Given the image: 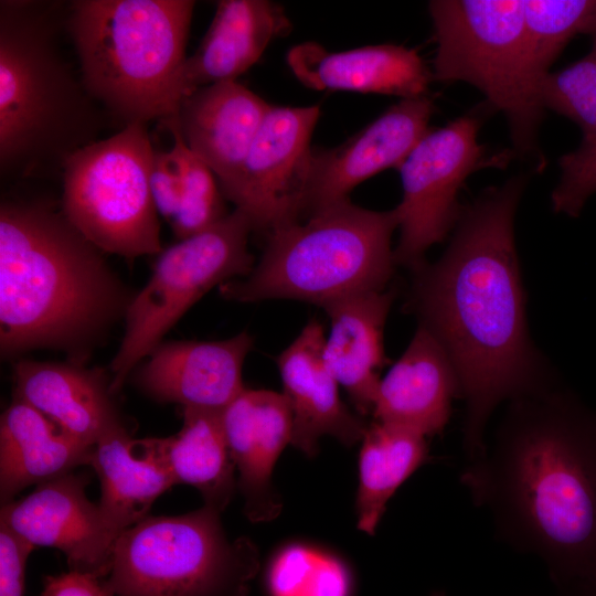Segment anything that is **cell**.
I'll list each match as a JSON object with an SVG mask.
<instances>
[{
  "label": "cell",
  "instance_id": "obj_1",
  "mask_svg": "<svg viewBox=\"0 0 596 596\" xmlns=\"http://www.w3.org/2000/svg\"><path fill=\"white\" fill-rule=\"evenodd\" d=\"M525 183L518 175L485 190L464 209L444 255L414 270L409 306L459 377L468 461L486 453L487 425L501 403L555 384L529 337L515 249Z\"/></svg>",
  "mask_w": 596,
  "mask_h": 596
},
{
  "label": "cell",
  "instance_id": "obj_2",
  "mask_svg": "<svg viewBox=\"0 0 596 596\" xmlns=\"http://www.w3.org/2000/svg\"><path fill=\"white\" fill-rule=\"evenodd\" d=\"M460 481L497 534L535 555L555 587L596 578V411L552 385L509 402Z\"/></svg>",
  "mask_w": 596,
  "mask_h": 596
},
{
  "label": "cell",
  "instance_id": "obj_3",
  "mask_svg": "<svg viewBox=\"0 0 596 596\" xmlns=\"http://www.w3.org/2000/svg\"><path fill=\"white\" fill-rule=\"evenodd\" d=\"M132 295L104 252L46 201L0 205V350L66 352L83 364Z\"/></svg>",
  "mask_w": 596,
  "mask_h": 596
},
{
  "label": "cell",
  "instance_id": "obj_4",
  "mask_svg": "<svg viewBox=\"0 0 596 596\" xmlns=\"http://www.w3.org/2000/svg\"><path fill=\"white\" fill-rule=\"evenodd\" d=\"M195 1L76 0L66 31L89 96L123 127L178 114Z\"/></svg>",
  "mask_w": 596,
  "mask_h": 596
},
{
  "label": "cell",
  "instance_id": "obj_5",
  "mask_svg": "<svg viewBox=\"0 0 596 596\" xmlns=\"http://www.w3.org/2000/svg\"><path fill=\"white\" fill-rule=\"evenodd\" d=\"M49 4L0 1V166L26 171L61 167L96 141L98 114L58 45Z\"/></svg>",
  "mask_w": 596,
  "mask_h": 596
},
{
  "label": "cell",
  "instance_id": "obj_6",
  "mask_svg": "<svg viewBox=\"0 0 596 596\" xmlns=\"http://www.w3.org/2000/svg\"><path fill=\"white\" fill-rule=\"evenodd\" d=\"M395 209L374 211L344 199L267 235L259 262L244 279L220 286L233 301L294 299L324 308L383 290L394 270Z\"/></svg>",
  "mask_w": 596,
  "mask_h": 596
},
{
  "label": "cell",
  "instance_id": "obj_7",
  "mask_svg": "<svg viewBox=\"0 0 596 596\" xmlns=\"http://www.w3.org/2000/svg\"><path fill=\"white\" fill-rule=\"evenodd\" d=\"M437 51L433 79L477 87L508 119L514 149L536 151L544 79L535 68L519 0H434L428 3Z\"/></svg>",
  "mask_w": 596,
  "mask_h": 596
},
{
  "label": "cell",
  "instance_id": "obj_8",
  "mask_svg": "<svg viewBox=\"0 0 596 596\" xmlns=\"http://www.w3.org/2000/svg\"><path fill=\"white\" fill-rule=\"evenodd\" d=\"M220 514L204 504L123 531L104 579L110 596H245L257 553L246 539H227Z\"/></svg>",
  "mask_w": 596,
  "mask_h": 596
},
{
  "label": "cell",
  "instance_id": "obj_9",
  "mask_svg": "<svg viewBox=\"0 0 596 596\" xmlns=\"http://www.w3.org/2000/svg\"><path fill=\"white\" fill-rule=\"evenodd\" d=\"M153 156L147 124L134 123L63 162L61 209L102 252L129 259L161 253L150 189Z\"/></svg>",
  "mask_w": 596,
  "mask_h": 596
},
{
  "label": "cell",
  "instance_id": "obj_10",
  "mask_svg": "<svg viewBox=\"0 0 596 596\" xmlns=\"http://www.w3.org/2000/svg\"><path fill=\"white\" fill-rule=\"evenodd\" d=\"M252 232L248 217L234 209L211 227L161 251L148 283L132 296L125 313L124 336L110 362L111 394L204 294L251 274Z\"/></svg>",
  "mask_w": 596,
  "mask_h": 596
},
{
  "label": "cell",
  "instance_id": "obj_11",
  "mask_svg": "<svg viewBox=\"0 0 596 596\" xmlns=\"http://www.w3.org/2000/svg\"><path fill=\"white\" fill-rule=\"evenodd\" d=\"M479 128L472 114L429 128L398 168L403 195L394 207L400 228L395 264L415 270L426 263L427 249L443 242L462 214L458 193L465 180L481 168L504 163V155H487Z\"/></svg>",
  "mask_w": 596,
  "mask_h": 596
},
{
  "label": "cell",
  "instance_id": "obj_12",
  "mask_svg": "<svg viewBox=\"0 0 596 596\" xmlns=\"http://www.w3.org/2000/svg\"><path fill=\"white\" fill-rule=\"evenodd\" d=\"M319 105L272 106L236 175L221 190L267 235L306 217Z\"/></svg>",
  "mask_w": 596,
  "mask_h": 596
},
{
  "label": "cell",
  "instance_id": "obj_13",
  "mask_svg": "<svg viewBox=\"0 0 596 596\" xmlns=\"http://www.w3.org/2000/svg\"><path fill=\"white\" fill-rule=\"evenodd\" d=\"M87 482L73 471L42 482L26 497L1 504L0 522L34 547L63 552L70 571L105 578L120 534L87 498Z\"/></svg>",
  "mask_w": 596,
  "mask_h": 596
},
{
  "label": "cell",
  "instance_id": "obj_14",
  "mask_svg": "<svg viewBox=\"0 0 596 596\" xmlns=\"http://www.w3.org/2000/svg\"><path fill=\"white\" fill-rule=\"evenodd\" d=\"M433 100L402 98L366 127L333 148H313L305 220L315 212L349 198L372 175L398 169L429 130Z\"/></svg>",
  "mask_w": 596,
  "mask_h": 596
},
{
  "label": "cell",
  "instance_id": "obj_15",
  "mask_svg": "<svg viewBox=\"0 0 596 596\" xmlns=\"http://www.w3.org/2000/svg\"><path fill=\"white\" fill-rule=\"evenodd\" d=\"M252 345L246 331L219 341L161 342L134 371L135 383L158 402L223 412L245 389Z\"/></svg>",
  "mask_w": 596,
  "mask_h": 596
},
{
  "label": "cell",
  "instance_id": "obj_16",
  "mask_svg": "<svg viewBox=\"0 0 596 596\" xmlns=\"http://www.w3.org/2000/svg\"><path fill=\"white\" fill-rule=\"evenodd\" d=\"M324 339L321 323L312 319L277 358L292 416L291 444L308 456L317 453L319 439L327 435L353 446L369 424L341 400L339 383L326 362Z\"/></svg>",
  "mask_w": 596,
  "mask_h": 596
},
{
  "label": "cell",
  "instance_id": "obj_17",
  "mask_svg": "<svg viewBox=\"0 0 596 596\" xmlns=\"http://www.w3.org/2000/svg\"><path fill=\"white\" fill-rule=\"evenodd\" d=\"M222 425L244 497V511L253 522L274 519L280 501L272 485L275 464L291 444L292 416L283 393L244 391L221 413Z\"/></svg>",
  "mask_w": 596,
  "mask_h": 596
},
{
  "label": "cell",
  "instance_id": "obj_18",
  "mask_svg": "<svg viewBox=\"0 0 596 596\" xmlns=\"http://www.w3.org/2000/svg\"><path fill=\"white\" fill-rule=\"evenodd\" d=\"M456 397H461V390L455 365L437 338L419 324L380 380L372 416L428 438L444 430Z\"/></svg>",
  "mask_w": 596,
  "mask_h": 596
},
{
  "label": "cell",
  "instance_id": "obj_19",
  "mask_svg": "<svg viewBox=\"0 0 596 596\" xmlns=\"http://www.w3.org/2000/svg\"><path fill=\"white\" fill-rule=\"evenodd\" d=\"M272 106L236 81L220 82L185 96L167 121L209 166L221 188L238 172Z\"/></svg>",
  "mask_w": 596,
  "mask_h": 596
},
{
  "label": "cell",
  "instance_id": "obj_20",
  "mask_svg": "<svg viewBox=\"0 0 596 596\" xmlns=\"http://www.w3.org/2000/svg\"><path fill=\"white\" fill-rule=\"evenodd\" d=\"M287 63L306 87L364 94L424 96L433 75L415 49L366 45L331 52L315 41L292 46Z\"/></svg>",
  "mask_w": 596,
  "mask_h": 596
},
{
  "label": "cell",
  "instance_id": "obj_21",
  "mask_svg": "<svg viewBox=\"0 0 596 596\" xmlns=\"http://www.w3.org/2000/svg\"><path fill=\"white\" fill-rule=\"evenodd\" d=\"M13 397L25 402L78 440L95 446L121 424L110 381L100 370L74 362L20 360L13 366Z\"/></svg>",
  "mask_w": 596,
  "mask_h": 596
},
{
  "label": "cell",
  "instance_id": "obj_22",
  "mask_svg": "<svg viewBox=\"0 0 596 596\" xmlns=\"http://www.w3.org/2000/svg\"><path fill=\"white\" fill-rule=\"evenodd\" d=\"M284 8L268 0H221L182 74L183 98L220 82L236 81L276 38L289 33Z\"/></svg>",
  "mask_w": 596,
  "mask_h": 596
},
{
  "label": "cell",
  "instance_id": "obj_23",
  "mask_svg": "<svg viewBox=\"0 0 596 596\" xmlns=\"http://www.w3.org/2000/svg\"><path fill=\"white\" fill-rule=\"evenodd\" d=\"M393 298L391 290H369L323 308L330 320L326 362L362 417L372 414L380 372L387 363L384 327Z\"/></svg>",
  "mask_w": 596,
  "mask_h": 596
},
{
  "label": "cell",
  "instance_id": "obj_24",
  "mask_svg": "<svg viewBox=\"0 0 596 596\" xmlns=\"http://www.w3.org/2000/svg\"><path fill=\"white\" fill-rule=\"evenodd\" d=\"M94 447L63 430L25 402L14 398L0 421V500L23 489L92 465Z\"/></svg>",
  "mask_w": 596,
  "mask_h": 596
},
{
  "label": "cell",
  "instance_id": "obj_25",
  "mask_svg": "<svg viewBox=\"0 0 596 596\" xmlns=\"http://www.w3.org/2000/svg\"><path fill=\"white\" fill-rule=\"evenodd\" d=\"M92 465L100 483L98 504L119 534L148 517L155 501L177 485L153 439H132L123 423L96 443Z\"/></svg>",
  "mask_w": 596,
  "mask_h": 596
},
{
  "label": "cell",
  "instance_id": "obj_26",
  "mask_svg": "<svg viewBox=\"0 0 596 596\" xmlns=\"http://www.w3.org/2000/svg\"><path fill=\"white\" fill-rule=\"evenodd\" d=\"M222 412L183 408L181 429L152 438L175 483L196 488L204 504L222 512L235 490V466L222 425Z\"/></svg>",
  "mask_w": 596,
  "mask_h": 596
},
{
  "label": "cell",
  "instance_id": "obj_27",
  "mask_svg": "<svg viewBox=\"0 0 596 596\" xmlns=\"http://www.w3.org/2000/svg\"><path fill=\"white\" fill-rule=\"evenodd\" d=\"M428 457L427 437L374 419L368 424L359 455V530L375 533L389 500Z\"/></svg>",
  "mask_w": 596,
  "mask_h": 596
},
{
  "label": "cell",
  "instance_id": "obj_28",
  "mask_svg": "<svg viewBox=\"0 0 596 596\" xmlns=\"http://www.w3.org/2000/svg\"><path fill=\"white\" fill-rule=\"evenodd\" d=\"M522 8L531 55L543 77L573 36L596 30V0H523Z\"/></svg>",
  "mask_w": 596,
  "mask_h": 596
},
{
  "label": "cell",
  "instance_id": "obj_29",
  "mask_svg": "<svg viewBox=\"0 0 596 596\" xmlns=\"http://www.w3.org/2000/svg\"><path fill=\"white\" fill-rule=\"evenodd\" d=\"M180 148L184 185L181 205L170 221L177 238L184 240L211 227L230 212L217 179L209 166L193 153L178 128L170 121L163 124Z\"/></svg>",
  "mask_w": 596,
  "mask_h": 596
},
{
  "label": "cell",
  "instance_id": "obj_30",
  "mask_svg": "<svg viewBox=\"0 0 596 596\" xmlns=\"http://www.w3.org/2000/svg\"><path fill=\"white\" fill-rule=\"evenodd\" d=\"M543 108H549L576 123L582 141L596 138V51L554 73L541 83Z\"/></svg>",
  "mask_w": 596,
  "mask_h": 596
},
{
  "label": "cell",
  "instance_id": "obj_31",
  "mask_svg": "<svg viewBox=\"0 0 596 596\" xmlns=\"http://www.w3.org/2000/svg\"><path fill=\"white\" fill-rule=\"evenodd\" d=\"M558 164L561 179L552 192V207L557 213L576 217L596 193V138L582 141L577 149L563 155Z\"/></svg>",
  "mask_w": 596,
  "mask_h": 596
},
{
  "label": "cell",
  "instance_id": "obj_32",
  "mask_svg": "<svg viewBox=\"0 0 596 596\" xmlns=\"http://www.w3.org/2000/svg\"><path fill=\"white\" fill-rule=\"evenodd\" d=\"M184 172L179 145L169 150H155L150 189L158 214L169 223L181 205Z\"/></svg>",
  "mask_w": 596,
  "mask_h": 596
},
{
  "label": "cell",
  "instance_id": "obj_33",
  "mask_svg": "<svg viewBox=\"0 0 596 596\" xmlns=\"http://www.w3.org/2000/svg\"><path fill=\"white\" fill-rule=\"evenodd\" d=\"M34 549L0 522V596H24L26 561Z\"/></svg>",
  "mask_w": 596,
  "mask_h": 596
},
{
  "label": "cell",
  "instance_id": "obj_34",
  "mask_svg": "<svg viewBox=\"0 0 596 596\" xmlns=\"http://www.w3.org/2000/svg\"><path fill=\"white\" fill-rule=\"evenodd\" d=\"M41 596H110L104 578L70 571L54 576H46Z\"/></svg>",
  "mask_w": 596,
  "mask_h": 596
},
{
  "label": "cell",
  "instance_id": "obj_35",
  "mask_svg": "<svg viewBox=\"0 0 596 596\" xmlns=\"http://www.w3.org/2000/svg\"><path fill=\"white\" fill-rule=\"evenodd\" d=\"M556 596H596V578L578 579L557 586Z\"/></svg>",
  "mask_w": 596,
  "mask_h": 596
},
{
  "label": "cell",
  "instance_id": "obj_36",
  "mask_svg": "<svg viewBox=\"0 0 596 596\" xmlns=\"http://www.w3.org/2000/svg\"><path fill=\"white\" fill-rule=\"evenodd\" d=\"M430 596H447L444 590H435L430 594Z\"/></svg>",
  "mask_w": 596,
  "mask_h": 596
},
{
  "label": "cell",
  "instance_id": "obj_37",
  "mask_svg": "<svg viewBox=\"0 0 596 596\" xmlns=\"http://www.w3.org/2000/svg\"><path fill=\"white\" fill-rule=\"evenodd\" d=\"M593 44H592V50L593 51H596V30L593 32Z\"/></svg>",
  "mask_w": 596,
  "mask_h": 596
}]
</instances>
